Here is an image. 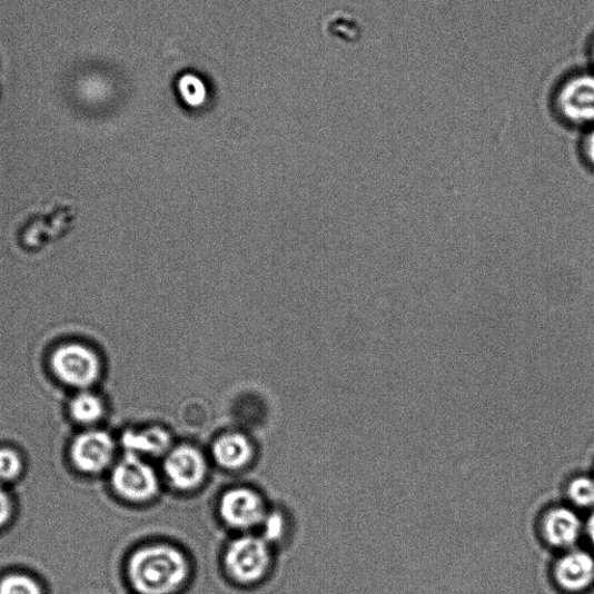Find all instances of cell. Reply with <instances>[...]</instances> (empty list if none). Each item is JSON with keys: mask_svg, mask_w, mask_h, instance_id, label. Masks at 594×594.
Wrapping results in <instances>:
<instances>
[{"mask_svg": "<svg viewBox=\"0 0 594 594\" xmlns=\"http://www.w3.org/2000/svg\"><path fill=\"white\" fill-rule=\"evenodd\" d=\"M191 574L185 553L168 544L143 547L128 563V578L138 594H180Z\"/></svg>", "mask_w": 594, "mask_h": 594, "instance_id": "6da1fadb", "label": "cell"}, {"mask_svg": "<svg viewBox=\"0 0 594 594\" xmlns=\"http://www.w3.org/2000/svg\"><path fill=\"white\" fill-rule=\"evenodd\" d=\"M224 563L230 581L251 587L261 583L271 570V548L261 536L242 535L229 544Z\"/></svg>", "mask_w": 594, "mask_h": 594, "instance_id": "7a4b0ae2", "label": "cell"}, {"mask_svg": "<svg viewBox=\"0 0 594 594\" xmlns=\"http://www.w3.org/2000/svg\"><path fill=\"white\" fill-rule=\"evenodd\" d=\"M112 484L121 497L133 503L149 502L160 489V481L154 467L146 458L132 454H126L115 467Z\"/></svg>", "mask_w": 594, "mask_h": 594, "instance_id": "3957f363", "label": "cell"}, {"mask_svg": "<svg viewBox=\"0 0 594 594\" xmlns=\"http://www.w3.org/2000/svg\"><path fill=\"white\" fill-rule=\"evenodd\" d=\"M53 372L68 386L86 389L100 374V363L91 349L80 345L59 348L51 359Z\"/></svg>", "mask_w": 594, "mask_h": 594, "instance_id": "277c9868", "label": "cell"}, {"mask_svg": "<svg viewBox=\"0 0 594 594\" xmlns=\"http://www.w3.org/2000/svg\"><path fill=\"white\" fill-rule=\"evenodd\" d=\"M164 473L171 487L192 492L206 481L208 465L200 449L190 445L172 447L166 455Z\"/></svg>", "mask_w": 594, "mask_h": 594, "instance_id": "5b68a950", "label": "cell"}, {"mask_svg": "<svg viewBox=\"0 0 594 594\" xmlns=\"http://www.w3.org/2000/svg\"><path fill=\"white\" fill-rule=\"evenodd\" d=\"M222 521L238 531L260 527L268 511L263 497L250 488H234L224 494L219 504Z\"/></svg>", "mask_w": 594, "mask_h": 594, "instance_id": "8992f818", "label": "cell"}, {"mask_svg": "<svg viewBox=\"0 0 594 594\" xmlns=\"http://www.w3.org/2000/svg\"><path fill=\"white\" fill-rule=\"evenodd\" d=\"M560 115L571 123L594 122V76L578 75L562 86L556 97Z\"/></svg>", "mask_w": 594, "mask_h": 594, "instance_id": "52a82bcc", "label": "cell"}, {"mask_svg": "<svg viewBox=\"0 0 594 594\" xmlns=\"http://www.w3.org/2000/svg\"><path fill=\"white\" fill-rule=\"evenodd\" d=\"M116 443L103 430L95 429L78 436L71 446L75 466L82 472L96 474L105 471L113 462Z\"/></svg>", "mask_w": 594, "mask_h": 594, "instance_id": "ba28073f", "label": "cell"}, {"mask_svg": "<svg viewBox=\"0 0 594 594\" xmlns=\"http://www.w3.org/2000/svg\"><path fill=\"white\" fill-rule=\"evenodd\" d=\"M557 586L570 593H580L594 583V557L584 551H570L554 565Z\"/></svg>", "mask_w": 594, "mask_h": 594, "instance_id": "9c48e42d", "label": "cell"}, {"mask_svg": "<svg viewBox=\"0 0 594 594\" xmlns=\"http://www.w3.org/2000/svg\"><path fill=\"white\" fill-rule=\"evenodd\" d=\"M582 532V522L568 507L550 509L543 521V535L546 542L557 550L573 548Z\"/></svg>", "mask_w": 594, "mask_h": 594, "instance_id": "30bf717a", "label": "cell"}, {"mask_svg": "<svg viewBox=\"0 0 594 594\" xmlns=\"http://www.w3.org/2000/svg\"><path fill=\"white\" fill-rule=\"evenodd\" d=\"M211 455L220 467L228 471H239L251 464L255 448L251 440L245 435L229 432L214 442Z\"/></svg>", "mask_w": 594, "mask_h": 594, "instance_id": "8fae6325", "label": "cell"}, {"mask_svg": "<svg viewBox=\"0 0 594 594\" xmlns=\"http://www.w3.org/2000/svg\"><path fill=\"white\" fill-rule=\"evenodd\" d=\"M123 445L127 454L146 456L167 455L172 448L170 432L158 426L145 429H132L123 436Z\"/></svg>", "mask_w": 594, "mask_h": 594, "instance_id": "7c38bea8", "label": "cell"}, {"mask_svg": "<svg viewBox=\"0 0 594 594\" xmlns=\"http://www.w3.org/2000/svg\"><path fill=\"white\" fill-rule=\"evenodd\" d=\"M177 91L181 102L191 110H200L209 100V89L205 79L194 72L180 76Z\"/></svg>", "mask_w": 594, "mask_h": 594, "instance_id": "4fadbf2b", "label": "cell"}, {"mask_svg": "<svg viewBox=\"0 0 594 594\" xmlns=\"http://www.w3.org/2000/svg\"><path fill=\"white\" fill-rule=\"evenodd\" d=\"M72 418L80 424H93L103 415L101 399L92 393L78 394L70 403Z\"/></svg>", "mask_w": 594, "mask_h": 594, "instance_id": "5bb4252c", "label": "cell"}, {"mask_svg": "<svg viewBox=\"0 0 594 594\" xmlns=\"http://www.w3.org/2000/svg\"><path fill=\"white\" fill-rule=\"evenodd\" d=\"M570 499L578 507L590 508L594 506V479L580 476L570 483Z\"/></svg>", "mask_w": 594, "mask_h": 594, "instance_id": "9a60e30c", "label": "cell"}, {"mask_svg": "<svg viewBox=\"0 0 594 594\" xmlns=\"http://www.w3.org/2000/svg\"><path fill=\"white\" fill-rule=\"evenodd\" d=\"M0 594H42L38 583L24 575H11L0 582Z\"/></svg>", "mask_w": 594, "mask_h": 594, "instance_id": "2e32d148", "label": "cell"}, {"mask_svg": "<svg viewBox=\"0 0 594 594\" xmlns=\"http://www.w3.org/2000/svg\"><path fill=\"white\" fill-rule=\"evenodd\" d=\"M21 471L22 463L17 452L10 448L0 449V482L16 479Z\"/></svg>", "mask_w": 594, "mask_h": 594, "instance_id": "e0dca14e", "label": "cell"}, {"mask_svg": "<svg viewBox=\"0 0 594 594\" xmlns=\"http://www.w3.org/2000/svg\"><path fill=\"white\" fill-rule=\"evenodd\" d=\"M285 527L286 523L281 516V513L268 512L263 524L260 525L263 531L261 537L265 538L268 544L277 542V539H279L285 533Z\"/></svg>", "mask_w": 594, "mask_h": 594, "instance_id": "ac0fdd59", "label": "cell"}, {"mask_svg": "<svg viewBox=\"0 0 594 594\" xmlns=\"http://www.w3.org/2000/svg\"><path fill=\"white\" fill-rule=\"evenodd\" d=\"M12 516V503L9 494L0 484V527L4 526Z\"/></svg>", "mask_w": 594, "mask_h": 594, "instance_id": "d6986e66", "label": "cell"}, {"mask_svg": "<svg viewBox=\"0 0 594 594\" xmlns=\"http://www.w3.org/2000/svg\"><path fill=\"white\" fill-rule=\"evenodd\" d=\"M584 152L588 164L594 167V130L591 131L585 139Z\"/></svg>", "mask_w": 594, "mask_h": 594, "instance_id": "ffe728a7", "label": "cell"}, {"mask_svg": "<svg viewBox=\"0 0 594 594\" xmlns=\"http://www.w3.org/2000/svg\"><path fill=\"white\" fill-rule=\"evenodd\" d=\"M586 529H587V535H588V537L591 539V543L594 546V512H593V515L590 517V519L587 522Z\"/></svg>", "mask_w": 594, "mask_h": 594, "instance_id": "44dd1931", "label": "cell"}, {"mask_svg": "<svg viewBox=\"0 0 594 594\" xmlns=\"http://www.w3.org/2000/svg\"><path fill=\"white\" fill-rule=\"evenodd\" d=\"M593 60H594V49H593Z\"/></svg>", "mask_w": 594, "mask_h": 594, "instance_id": "7402d4cb", "label": "cell"}]
</instances>
